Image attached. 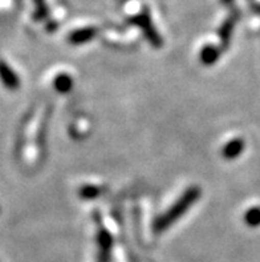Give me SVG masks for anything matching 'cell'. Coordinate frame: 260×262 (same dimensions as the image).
Masks as SVG:
<instances>
[{"label":"cell","mask_w":260,"mask_h":262,"mask_svg":"<svg viewBox=\"0 0 260 262\" xmlns=\"http://www.w3.org/2000/svg\"><path fill=\"white\" fill-rule=\"evenodd\" d=\"M201 194L202 192L199 186H190L177 200V203L166 210V213H163V214L155 219V221L153 223V233H154L155 236H158V234L163 233L165 230H168L173 224L177 223L183 214H186V212L199 200Z\"/></svg>","instance_id":"6da1fadb"},{"label":"cell","mask_w":260,"mask_h":262,"mask_svg":"<svg viewBox=\"0 0 260 262\" xmlns=\"http://www.w3.org/2000/svg\"><path fill=\"white\" fill-rule=\"evenodd\" d=\"M130 23L135 24L137 27H139L145 35V37L148 39V41L152 44L155 48H161L163 46V41H162V37L159 36V33L155 30L154 24L152 21V17L149 15V11L146 10L144 12H141L139 15L134 16L133 19H130Z\"/></svg>","instance_id":"7a4b0ae2"},{"label":"cell","mask_w":260,"mask_h":262,"mask_svg":"<svg viewBox=\"0 0 260 262\" xmlns=\"http://www.w3.org/2000/svg\"><path fill=\"white\" fill-rule=\"evenodd\" d=\"M96 35H97V30L94 27H85V28H80V30L69 33L68 40L73 46H81V44L89 43L90 40L94 39Z\"/></svg>","instance_id":"3957f363"},{"label":"cell","mask_w":260,"mask_h":262,"mask_svg":"<svg viewBox=\"0 0 260 262\" xmlns=\"http://www.w3.org/2000/svg\"><path fill=\"white\" fill-rule=\"evenodd\" d=\"M0 80L6 88L11 91L17 90L20 86L19 76L4 61H0Z\"/></svg>","instance_id":"277c9868"},{"label":"cell","mask_w":260,"mask_h":262,"mask_svg":"<svg viewBox=\"0 0 260 262\" xmlns=\"http://www.w3.org/2000/svg\"><path fill=\"white\" fill-rule=\"evenodd\" d=\"M244 148H246V143L243 139H234L228 141L222 149V156L226 160H235L243 153Z\"/></svg>","instance_id":"5b68a950"},{"label":"cell","mask_w":260,"mask_h":262,"mask_svg":"<svg viewBox=\"0 0 260 262\" xmlns=\"http://www.w3.org/2000/svg\"><path fill=\"white\" fill-rule=\"evenodd\" d=\"M221 48L212 44H207L202 48L201 53H199V59H201L203 66H214L217 63L219 57H221Z\"/></svg>","instance_id":"8992f818"},{"label":"cell","mask_w":260,"mask_h":262,"mask_svg":"<svg viewBox=\"0 0 260 262\" xmlns=\"http://www.w3.org/2000/svg\"><path fill=\"white\" fill-rule=\"evenodd\" d=\"M237 23V15H231L223 24H222L221 30H219V37L222 41V48H227L230 46V40L234 32V27Z\"/></svg>","instance_id":"52a82bcc"},{"label":"cell","mask_w":260,"mask_h":262,"mask_svg":"<svg viewBox=\"0 0 260 262\" xmlns=\"http://www.w3.org/2000/svg\"><path fill=\"white\" fill-rule=\"evenodd\" d=\"M53 86L55 90L59 93H68L73 86V80L69 75L66 73H61V75H57L53 80Z\"/></svg>","instance_id":"ba28073f"},{"label":"cell","mask_w":260,"mask_h":262,"mask_svg":"<svg viewBox=\"0 0 260 262\" xmlns=\"http://www.w3.org/2000/svg\"><path fill=\"white\" fill-rule=\"evenodd\" d=\"M244 223L250 228L260 226V206H252L244 213Z\"/></svg>","instance_id":"9c48e42d"},{"label":"cell","mask_w":260,"mask_h":262,"mask_svg":"<svg viewBox=\"0 0 260 262\" xmlns=\"http://www.w3.org/2000/svg\"><path fill=\"white\" fill-rule=\"evenodd\" d=\"M101 194V188L96 185H84L80 189V197L84 200H93Z\"/></svg>","instance_id":"30bf717a"},{"label":"cell","mask_w":260,"mask_h":262,"mask_svg":"<svg viewBox=\"0 0 260 262\" xmlns=\"http://www.w3.org/2000/svg\"><path fill=\"white\" fill-rule=\"evenodd\" d=\"M36 6V12H35V19L43 20L48 16V7L45 4V0H33Z\"/></svg>","instance_id":"8fae6325"},{"label":"cell","mask_w":260,"mask_h":262,"mask_svg":"<svg viewBox=\"0 0 260 262\" xmlns=\"http://www.w3.org/2000/svg\"><path fill=\"white\" fill-rule=\"evenodd\" d=\"M222 3L226 4V6H230V4L232 3V0H222Z\"/></svg>","instance_id":"7c38bea8"}]
</instances>
